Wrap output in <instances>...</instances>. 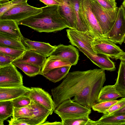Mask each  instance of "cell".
<instances>
[{"mask_svg":"<svg viewBox=\"0 0 125 125\" xmlns=\"http://www.w3.org/2000/svg\"><path fill=\"white\" fill-rule=\"evenodd\" d=\"M106 80L105 70L95 69L69 72L51 90L54 110L62 102L71 99L90 109L98 103V95Z\"/></svg>","mask_w":125,"mask_h":125,"instance_id":"1","label":"cell"},{"mask_svg":"<svg viewBox=\"0 0 125 125\" xmlns=\"http://www.w3.org/2000/svg\"><path fill=\"white\" fill-rule=\"evenodd\" d=\"M58 5L42 7L41 12L21 20L17 23L40 32H52L68 28L59 12Z\"/></svg>","mask_w":125,"mask_h":125,"instance_id":"2","label":"cell"},{"mask_svg":"<svg viewBox=\"0 0 125 125\" xmlns=\"http://www.w3.org/2000/svg\"><path fill=\"white\" fill-rule=\"evenodd\" d=\"M91 2L93 12L105 38L115 21L118 8L114 10H108L101 6L96 0H91Z\"/></svg>","mask_w":125,"mask_h":125,"instance_id":"3","label":"cell"},{"mask_svg":"<svg viewBox=\"0 0 125 125\" xmlns=\"http://www.w3.org/2000/svg\"><path fill=\"white\" fill-rule=\"evenodd\" d=\"M54 112L62 120L68 118L89 116L91 110L73 101L70 99L62 102Z\"/></svg>","mask_w":125,"mask_h":125,"instance_id":"4","label":"cell"},{"mask_svg":"<svg viewBox=\"0 0 125 125\" xmlns=\"http://www.w3.org/2000/svg\"><path fill=\"white\" fill-rule=\"evenodd\" d=\"M42 11V8H37L31 6L26 1L18 4L9 9L0 17V20H10L17 22Z\"/></svg>","mask_w":125,"mask_h":125,"instance_id":"5","label":"cell"},{"mask_svg":"<svg viewBox=\"0 0 125 125\" xmlns=\"http://www.w3.org/2000/svg\"><path fill=\"white\" fill-rule=\"evenodd\" d=\"M23 76L15 65L11 63L0 67V87H11L23 85Z\"/></svg>","mask_w":125,"mask_h":125,"instance_id":"6","label":"cell"},{"mask_svg":"<svg viewBox=\"0 0 125 125\" xmlns=\"http://www.w3.org/2000/svg\"><path fill=\"white\" fill-rule=\"evenodd\" d=\"M125 37V12L122 4L118 8L115 21L105 38L115 44L121 45Z\"/></svg>","mask_w":125,"mask_h":125,"instance_id":"7","label":"cell"},{"mask_svg":"<svg viewBox=\"0 0 125 125\" xmlns=\"http://www.w3.org/2000/svg\"><path fill=\"white\" fill-rule=\"evenodd\" d=\"M67 36L72 44L83 49L93 55L96 53L92 46L94 38L88 32H83L69 28L66 30Z\"/></svg>","mask_w":125,"mask_h":125,"instance_id":"8","label":"cell"},{"mask_svg":"<svg viewBox=\"0 0 125 125\" xmlns=\"http://www.w3.org/2000/svg\"><path fill=\"white\" fill-rule=\"evenodd\" d=\"M92 44L96 53L103 54L115 60L124 52L116 44L105 38H94Z\"/></svg>","mask_w":125,"mask_h":125,"instance_id":"9","label":"cell"},{"mask_svg":"<svg viewBox=\"0 0 125 125\" xmlns=\"http://www.w3.org/2000/svg\"><path fill=\"white\" fill-rule=\"evenodd\" d=\"M82 5L87 23L88 32L94 38H105L103 35L99 23L93 12L91 0H82Z\"/></svg>","mask_w":125,"mask_h":125,"instance_id":"10","label":"cell"},{"mask_svg":"<svg viewBox=\"0 0 125 125\" xmlns=\"http://www.w3.org/2000/svg\"><path fill=\"white\" fill-rule=\"evenodd\" d=\"M24 95L34 103L54 111V103L51 96L42 88L33 87Z\"/></svg>","mask_w":125,"mask_h":125,"instance_id":"11","label":"cell"},{"mask_svg":"<svg viewBox=\"0 0 125 125\" xmlns=\"http://www.w3.org/2000/svg\"><path fill=\"white\" fill-rule=\"evenodd\" d=\"M50 56H58L66 59L70 62L72 65H74L78 62L79 54L78 50L72 45L60 44L56 46Z\"/></svg>","mask_w":125,"mask_h":125,"instance_id":"12","label":"cell"},{"mask_svg":"<svg viewBox=\"0 0 125 125\" xmlns=\"http://www.w3.org/2000/svg\"><path fill=\"white\" fill-rule=\"evenodd\" d=\"M78 49L94 64L101 69L111 72L115 70L116 68L114 62L110 60L108 56L100 53L93 55L83 49Z\"/></svg>","mask_w":125,"mask_h":125,"instance_id":"13","label":"cell"},{"mask_svg":"<svg viewBox=\"0 0 125 125\" xmlns=\"http://www.w3.org/2000/svg\"><path fill=\"white\" fill-rule=\"evenodd\" d=\"M58 10L69 28L76 29V19L71 0H64L58 5Z\"/></svg>","mask_w":125,"mask_h":125,"instance_id":"14","label":"cell"},{"mask_svg":"<svg viewBox=\"0 0 125 125\" xmlns=\"http://www.w3.org/2000/svg\"><path fill=\"white\" fill-rule=\"evenodd\" d=\"M30 105L33 110V114L32 118H28L30 125H42L53 112L32 101Z\"/></svg>","mask_w":125,"mask_h":125,"instance_id":"15","label":"cell"},{"mask_svg":"<svg viewBox=\"0 0 125 125\" xmlns=\"http://www.w3.org/2000/svg\"><path fill=\"white\" fill-rule=\"evenodd\" d=\"M22 42L27 48L46 57L50 56L56 47L48 43L32 41L25 38Z\"/></svg>","mask_w":125,"mask_h":125,"instance_id":"16","label":"cell"},{"mask_svg":"<svg viewBox=\"0 0 125 125\" xmlns=\"http://www.w3.org/2000/svg\"><path fill=\"white\" fill-rule=\"evenodd\" d=\"M46 57L28 48L20 57L13 61V64L19 63H26L42 67Z\"/></svg>","mask_w":125,"mask_h":125,"instance_id":"17","label":"cell"},{"mask_svg":"<svg viewBox=\"0 0 125 125\" xmlns=\"http://www.w3.org/2000/svg\"><path fill=\"white\" fill-rule=\"evenodd\" d=\"M30 88L22 85L11 87H0V101L12 100L24 95Z\"/></svg>","mask_w":125,"mask_h":125,"instance_id":"18","label":"cell"},{"mask_svg":"<svg viewBox=\"0 0 125 125\" xmlns=\"http://www.w3.org/2000/svg\"><path fill=\"white\" fill-rule=\"evenodd\" d=\"M17 22L12 20H0V32L16 38L22 41L24 38L22 35Z\"/></svg>","mask_w":125,"mask_h":125,"instance_id":"19","label":"cell"},{"mask_svg":"<svg viewBox=\"0 0 125 125\" xmlns=\"http://www.w3.org/2000/svg\"><path fill=\"white\" fill-rule=\"evenodd\" d=\"M76 15V30L88 32L87 23L82 5V0H71Z\"/></svg>","mask_w":125,"mask_h":125,"instance_id":"20","label":"cell"},{"mask_svg":"<svg viewBox=\"0 0 125 125\" xmlns=\"http://www.w3.org/2000/svg\"><path fill=\"white\" fill-rule=\"evenodd\" d=\"M72 66L67 60L58 56H50L47 58L42 67L40 74L42 75L53 69L64 66Z\"/></svg>","mask_w":125,"mask_h":125,"instance_id":"21","label":"cell"},{"mask_svg":"<svg viewBox=\"0 0 125 125\" xmlns=\"http://www.w3.org/2000/svg\"><path fill=\"white\" fill-rule=\"evenodd\" d=\"M120 97H122V96L117 90L115 84L107 85L103 87L100 90L97 102L115 100Z\"/></svg>","mask_w":125,"mask_h":125,"instance_id":"22","label":"cell"},{"mask_svg":"<svg viewBox=\"0 0 125 125\" xmlns=\"http://www.w3.org/2000/svg\"><path fill=\"white\" fill-rule=\"evenodd\" d=\"M125 125V114L104 115L99 119L94 121V125Z\"/></svg>","mask_w":125,"mask_h":125,"instance_id":"23","label":"cell"},{"mask_svg":"<svg viewBox=\"0 0 125 125\" xmlns=\"http://www.w3.org/2000/svg\"><path fill=\"white\" fill-rule=\"evenodd\" d=\"M72 66H64L52 69L42 75L51 82L56 83L63 79L69 72Z\"/></svg>","mask_w":125,"mask_h":125,"instance_id":"24","label":"cell"},{"mask_svg":"<svg viewBox=\"0 0 125 125\" xmlns=\"http://www.w3.org/2000/svg\"><path fill=\"white\" fill-rule=\"evenodd\" d=\"M0 46L26 50L27 49L22 41L0 32Z\"/></svg>","mask_w":125,"mask_h":125,"instance_id":"25","label":"cell"},{"mask_svg":"<svg viewBox=\"0 0 125 125\" xmlns=\"http://www.w3.org/2000/svg\"><path fill=\"white\" fill-rule=\"evenodd\" d=\"M115 85L122 97H125V61L121 60L118 76Z\"/></svg>","mask_w":125,"mask_h":125,"instance_id":"26","label":"cell"},{"mask_svg":"<svg viewBox=\"0 0 125 125\" xmlns=\"http://www.w3.org/2000/svg\"><path fill=\"white\" fill-rule=\"evenodd\" d=\"M13 108L11 100L0 101V125H4V121L12 115Z\"/></svg>","mask_w":125,"mask_h":125,"instance_id":"27","label":"cell"},{"mask_svg":"<svg viewBox=\"0 0 125 125\" xmlns=\"http://www.w3.org/2000/svg\"><path fill=\"white\" fill-rule=\"evenodd\" d=\"M14 64L30 77L40 74L42 68L37 65L26 63H17Z\"/></svg>","mask_w":125,"mask_h":125,"instance_id":"28","label":"cell"},{"mask_svg":"<svg viewBox=\"0 0 125 125\" xmlns=\"http://www.w3.org/2000/svg\"><path fill=\"white\" fill-rule=\"evenodd\" d=\"M63 125H94V121L89 116L68 118L62 120Z\"/></svg>","mask_w":125,"mask_h":125,"instance_id":"29","label":"cell"},{"mask_svg":"<svg viewBox=\"0 0 125 125\" xmlns=\"http://www.w3.org/2000/svg\"><path fill=\"white\" fill-rule=\"evenodd\" d=\"M33 114V110L30 104L21 108H14L12 116V118L15 119L31 118Z\"/></svg>","mask_w":125,"mask_h":125,"instance_id":"30","label":"cell"},{"mask_svg":"<svg viewBox=\"0 0 125 125\" xmlns=\"http://www.w3.org/2000/svg\"><path fill=\"white\" fill-rule=\"evenodd\" d=\"M118 101V100H115L98 103L93 105L92 108L94 111L104 114L107 110Z\"/></svg>","mask_w":125,"mask_h":125,"instance_id":"31","label":"cell"},{"mask_svg":"<svg viewBox=\"0 0 125 125\" xmlns=\"http://www.w3.org/2000/svg\"><path fill=\"white\" fill-rule=\"evenodd\" d=\"M25 50L0 46V53L17 58L21 56Z\"/></svg>","mask_w":125,"mask_h":125,"instance_id":"32","label":"cell"},{"mask_svg":"<svg viewBox=\"0 0 125 125\" xmlns=\"http://www.w3.org/2000/svg\"><path fill=\"white\" fill-rule=\"evenodd\" d=\"M14 108H20L30 104L31 100L25 95L19 97L11 100Z\"/></svg>","mask_w":125,"mask_h":125,"instance_id":"33","label":"cell"},{"mask_svg":"<svg viewBox=\"0 0 125 125\" xmlns=\"http://www.w3.org/2000/svg\"><path fill=\"white\" fill-rule=\"evenodd\" d=\"M27 1V0H12L6 3L0 4V17L14 6Z\"/></svg>","mask_w":125,"mask_h":125,"instance_id":"34","label":"cell"},{"mask_svg":"<svg viewBox=\"0 0 125 125\" xmlns=\"http://www.w3.org/2000/svg\"><path fill=\"white\" fill-rule=\"evenodd\" d=\"M99 4L105 10H113L115 9L117 3L115 1L111 0H96Z\"/></svg>","mask_w":125,"mask_h":125,"instance_id":"35","label":"cell"},{"mask_svg":"<svg viewBox=\"0 0 125 125\" xmlns=\"http://www.w3.org/2000/svg\"><path fill=\"white\" fill-rule=\"evenodd\" d=\"M125 106V97L118 100L116 103L113 105L104 115L109 114L122 108Z\"/></svg>","mask_w":125,"mask_h":125,"instance_id":"36","label":"cell"},{"mask_svg":"<svg viewBox=\"0 0 125 125\" xmlns=\"http://www.w3.org/2000/svg\"><path fill=\"white\" fill-rule=\"evenodd\" d=\"M17 58L0 53V67L8 65Z\"/></svg>","mask_w":125,"mask_h":125,"instance_id":"37","label":"cell"},{"mask_svg":"<svg viewBox=\"0 0 125 125\" xmlns=\"http://www.w3.org/2000/svg\"><path fill=\"white\" fill-rule=\"evenodd\" d=\"M8 122L9 125H29L27 118L15 119L12 117Z\"/></svg>","mask_w":125,"mask_h":125,"instance_id":"38","label":"cell"},{"mask_svg":"<svg viewBox=\"0 0 125 125\" xmlns=\"http://www.w3.org/2000/svg\"><path fill=\"white\" fill-rule=\"evenodd\" d=\"M47 6L59 5L60 4L56 0H39Z\"/></svg>","mask_w":125,"mask_h":125,"instance_id":"39","label":"cell"},{"mask_svg":"<svg viewBox=\"0 0 125 125\" xmlns=\"http://www.w3.org/2000/svg\"><path fill=\"white\" fill-rule=\"evenodd\" d=\"M109 114L114 115H125V106L119 110Z\"/></svg>","mask_w":125,"mask_h":125,"instance_id":"40","label":"cell"},{"mask_svg":"<svg viewBox=\"0 0 125 125\" xmlns=\"http://www.w3.org/2000/svg\"><path fill=\"white\" fill-rule=\"evenodd\" d=\"M42 125H63L62 123L61 122L55 121L53 122H45Z\"/></svg>","mask_w":125,"mask_h":125,"instance_id":"41","label":"cell"},{"mask_svg":"<svg viewBox=\"0 0 125 125\" xmlns=\"http://www.w3.org/2000/svg\"><path fill=\"white\" fill-rule=\"evenodd\" d=\"M119 59L120 60L125 61V52L120 55L118 57L116 60Z\"/></svg>","mask_w":125,"mask_h":125,"instance_id":"42","label":"cell"},{"mask_svg":"<svg viewBox=\"0 0 125 125\" xmlns=\"http://www.w3.org/2000/svg\"><path fill=\"white\" fill-rule=\"evenodd\" d=\"M9 1V0H0V4L6 3Z\"/></svg>","mask_w":125,"mask_h":125,"instance_id":"43","label":"cell"},{"mask_svg":"<svg viewBox=\"0 0 125 125\" xmlns=\"http://www.w3.org/2000/svg\"><path fill=\"white\" fill-rule=\"evenodd\" d=\"M122 5L123 6L124 8L125 12V0H124L123 1L122 3Z\"/></svg>","mask_w":125,"mask_h":125,"instance_id":"44","label":"cell"},{"mask_svg":"<svg viewBox=\"0 0 125 125\" xmlns=\"http://www.w3.org/2000/svg\"><path fill=\"white\" fill-rule=\"evenodd\" d=\"M124 42L125 43V39H124Z\"/></svg>","mask_w":125,"mask_h":125,"instance_id":"45","label":"cell"},{"mask_svg":"<svg viewBox=\"0 0 125 125\" xmlns=\"http://www.w3.org/2000/svg\"><path fill=\"white\" fill-rule=\"evenodd\" d=\"M113 0V1H115V0Z\"/></svg>","mask_w":125,"mask_h":125,"instance_id":"46","label":"cell"}]
</instances>
